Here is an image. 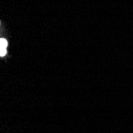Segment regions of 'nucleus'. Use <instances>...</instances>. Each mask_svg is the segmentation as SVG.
<instances>
[{"instance_id": "1", "label": "nucleus", "mask_w": 133, "mask_h": 133, "mask_svg": "<svg viewBox=\"0 0 133 133\" xmlns=\"http://www.w3.org/2000/svg\"><path fill=\"white\" fill-rule=\"evenodd\" d=\"M0 46H1V51H0V55L2 57H3L6 54V48L7 46V42L2 38L0 40Z\"/></svg>"}]
</instances>
